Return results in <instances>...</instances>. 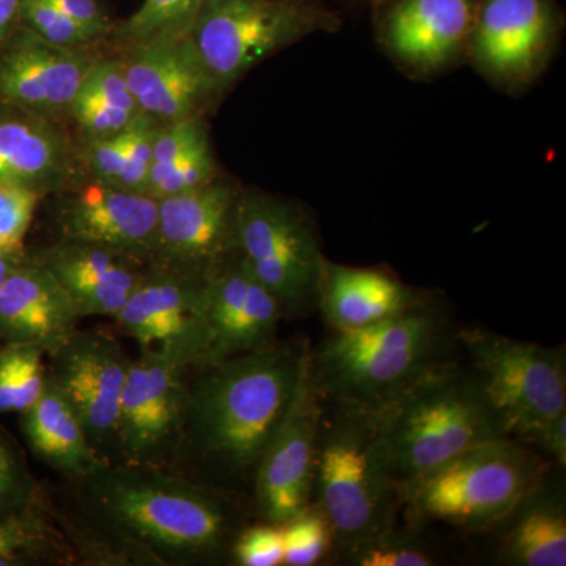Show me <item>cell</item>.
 <instances>
[{"instance_id":"obj_1","label":"cell","mask_w":566,"mask_h":566,"mask_svg":"<svg viewBox=\"0 0 566 566\" xmlns=\"http://www.w3.org/2000/svg\"><path fill=\"white\" fill-rule=\"evenodd\" d=\"M73 483L87 523L57 524L88 564H221L244 527L229 491L174 469L102 463Z\"/></svg>"},{"instance_id":"obj_2","label":"cell","mask_w":566,"mask_h":566,"mask_svg":"<svg viewBox=\"0 0 566 566\" xmlns=\"http://www.w3.org/2000/svg\"><path fill=\"white\" fill-rule=\"evenodd\" d=\"M308 348L307 342H275L193 368L174 471L214 486L252 485L292 403Z\"/></svg>"},{"instance_id":"obj_3","label":"cell","mask_w":566,"mask_h":566,"mask_svg":"<svg viewBox=\"0 0 566 566\" xmlns=\"http://www.w3.org/2000/svg\"><path fill=\"white\" fill-rule=\"evenodd\" d=\"M452 338L444 312L423 303L374 326L334 333L312 349V376L324 403L379 412L450 360Z\"/></svg>"},{"instance_id":"obj_4","label":"cell","mask_w":566,"mask_h":566,"mask_svg":"<svg viewBox=\"0 0 566 566\" xmlns=\"http://www.w3.org/2000/svg\"><path fill=\"white\" fill-rule=\"evenodd\" d=\"M311 505L329 524L335 553L395 526L403 501L378 412L324 403Z\"/></svg>"},{"instance_id":"obj_5","label":"cell","mask_w":566,"mask_h":566,"mask_svg":"<svg viewBox=\"0 0 566 566\" xmlns=\"http://www.w3.org/2000/svg\"><path fill=\"white\" fill-rule=\"evenodd\" d=\"M378 415L400 493L458 453L506 438L471 368L453 360L436 367Z\"/></svg>"},{"instance_id":"obj_6","label":"cell","mask_w":566,"mask_h":566,"mask_svg":"<svg viewBox=\"0 0 566 566\" xmlns=\"http://www.w3.org/2000/svg\"><path fill=\"white\" fill-rule=\"evenodd\" d=\"M547 474L534 449L510 438L483 442L431 469L401 490L417 524L468 531L497 527Z\"/></svg>"},{"instance_id":"obj_7","label":"cell","mask_w":566,"mask_h":566,"mask_svg":"<svg viewBox=\"0 0 566 566\" xmlns=\"http://www.w3.org/2000/svg\"><path fill=\"white\" fill-rule=\"evenodd\" d=\"M337 25L333 13L301 0H205L185 39L218 93L283 48Z\"/></svg>"},{"instance_id":"obj_8","label":"cell","mask_w":566,"mask_h":566,"mask_svg":"<svg viewBox=\"0 0 566 566\" xmlns=\"http://www.w3.org/2000/svg\"><path fill=\"white\" fill-rule=\"evenodd\" d=\"M458 342L506 438L528 446L536 431L566 412L564 348L515 340L469 327Z\"/></svg>"},{"instance_id":"obj_9","label":"cell","mask_w":566,"mask_h":566,"mask_svg":"<svg viewBox=\"0 0 566 566\" xmlns=\"http://www.w3.org/2000/svg\"><path fill=\"white\" fill-rule=\"evenodd\" d=\"M234 252L281 304L283 315L316 305L323 253L307 216L281 199L238 197Z\"/></svg>"},{"instance_id":"obj_10","label":"cell","mask_w":566,"mask_h":566,"mask_svg":"<svg viewBox=\"0 0 566 566\" xmlns=\"http://www.w3.org/2000/svg\"><path fill=\"white\" fill-rule=\"evenodd\" d=\"M208 279L148 266L114 322L137 345L193 370L208 363Z\"/></svg>"},{"instance_id":"obj_11","label":"cell","mask_w":566,"mask_h":566,"mask_svg":"<svg viewBox=\"0 0 566 566\" xmlns=\"http://www.w3.org/2000/svg\"><path fill=\"white\" fill-rule=\"evenodd\" d=\"M191 371L155 354L139 353L132 359L118 406L114 463L174 469Z\"/></svg>"},{"instance_id":"obj_12","label":"cell","mask_w":566,"mask_h":566,"mask_svg":"<svg viewBox=\"0 0 566 566\" xmlns=\"http://www.w3.org/2000/svg\"><path fill=\"white\" fill-rule=\"evenodd\" d=\"M46 360L48 379L73 406L93 449L114 463L118 406L132 357L109 331L77 327Z\"/></svg>"},{"instance_id":"obj_13","label":"cell","mask_w":566,"mask_h":566,"mask_svg":"<svg viewBox=\"0 0 566 566\" xmlns=\"http://www.w3.org/2000/svg\"><path fill=\"white\" fill-rule=\"evenodd\" d=\"M311 353L308 348L289 411L253 476L256 513L264 523L279 526L311 505L324 412V401L312 376Z\"/></svg>"},{"instance_id":"obj_14","label":"cell","mask_w":566,"mask_h":566,"mask_svg":"<svg viewBox=\"0 0 566 566\" xmlns=\"http://www.w3.org/2000/svg\"><path fill=\"white\" fill-rule=\"evenodd\" d=\"M238 193L227 182L158 199L150 266L210 277L234 253Z\"/></svg>"},{"instance_id":"obj_15","label":"cell","mask_w":566,"mask_h":566,"mask_svg":"<svg viewBox=\"0 0 566 566\" xmlns=\"http://www.w3.org/2000/svg\"><path fill=\"white\" fill-rule=\"evenodd\" d=\"M556 35L549 0H479L468 51L491 77L517 84L542 69Z\"/></svg>"},{"instance_id":"obj_16","label":"cell","mask_w":566,"mask_h":566,"mask_svg":"<svg viewBox=\"0 0 566 566\" xmlns=\"http://www.w3.org/2000/svg\"><path fill=\"white\" fill-rule=\"evenodd\" d=\"M59 229L62 240L99 245L150 263L158 229V199L92 180L63 200Z\"/></svg>"},{"instance_id":"obj_17","label":"cell","mask_w":566,"mask_h":566,"mask_svg":"<svg viewBox=\"0 0 566 566\" xmlns=\"http://www.w3.org/2000/svg\"><path fill=\"white\" fill-rule=\"evenodd\" d=\"M96 59L91 46H57L22 25L0 57V99L40 117L70 112Z\"/></svg>"},{"instance_id":"obj_18","label":"cell","mask_w":566,"mask_h":566,"mask_svg":"<svg viewBox=\"0 0 566 566\" xmlns=\"http://www.w3.org/2000/svg\"><path fill=\"white\" fill-rule=\"evenodd\" d=\"M281 304L237 252L208 279V363L275 344Z\"/></svg>"},{"instance_id":"obj_19","label":"cell","mask_w":566,"mask_h":566,"mask_svg":"<svg viewBox=\"0 0 566 566\" xmlns=\"http://www.w3.org/2000/svg\"><path fill=\"white\" fill-rule=\"evenodd\" d=\"M120 61L137 107L159 125L199 115L216 93L186 39L123 48Z\"/></svg>"},{"instance_id":"obj_20","label":"cell","mask_w":566,"mask_h":566,"mask_svg":"<svg viewBox=\"0 0 566 566\" xmlns=\"http://www.w3.org/2000/svg\"><path fill=\"white\" fill-rule=\"evenodd\" d=\"M81 316L54 275L31 253L0 285V342L51 354L80 327Z\"/></svg>"},{"instance_id":"obj_21","label":"cell","mask_w":566,"mask_h":566,"mask_svg":"<svg viewBox=\"0 0 566 566\" xmlns=\"http://www.w3.org/2000/svg\"><path fill=\"white\" fill-rule=\"evenodd\" d=\"M32 256L61 283L81 319L114 318L147 271L145 263L132 256L62 238Z\"/></svg>"},{"instance_id":"obj_22","label":"cell","mask_w":566,"mask_h":566,"mask_svg":"<svg viewBox=\"0 0 566 566\" xmlns=\"http://www.w3.org/2000/svg\"><path fill=\"white\" fill-rule=\"evenodd\" d=\"M479 0H395L385 40L398 61L434 71L468 50Z\"/></svg>"},{"instance_id":"obj_23","label":"cell","mask_w":566,"mask_h":566,"mask_svg":"<svg viewBox=\"0 0 566 566\" xmlns=\"http://www.w3.org/2000/svg\"><path fill=\"white\" fill-rule=\"evenodd\" d=\"M423 303L422 294L385 271L323 260L316 305L334 333L364 329Z\"/></svg>"},{"instance_id":"obj_24","label":"cell","mask_w":566,"mask_h":566,"mask_svg":"<svg viewBox=\"0 0 566 566\" xmlns=\"http://www.w3.org/2000/svg\"><path fill=\"white\" fill-rule=\"evenodd\" d=\"M499 526H504L501 558L513 566L566 565L564 486L543 476Z\"/></svg>"},{"instance_id":"obj_25","label":"cell","mask_w":566,"mask_h":566,"mask_svg":"<svg viewBox=\"0 0 566 566\" xmlns=\"http://www.w3.org/2000/svg\"><path fill=\"white\" fill-rule=\"evenodd\" d=\"M20 427L32 455L71 482L106 463L93 449L73 406L50 379L39 401L20 416Z\"/></svg>"},{"instance_id":"obj_26","label":"cell","mask_w":566,"mask_h":566,"mask_svg":"<svg viewBox=\"0 0 566 566\" xmlns=\"http://www.w3.org/2000/svg\"><path fill=\"white\" fill-rule=\"evenodd\" d=\"M73 167L69 142L40 115L0 117V180L57 188Z\"/></svg>"},{"instance_id":"obj_27","label":"cell","mask_w":566,"mask_h":566,"mask_svg":"<svg viewBox=\"0 0 566 566\" xmlns=\"http://www.w3.org/2000/svg\"><path fill=\"white\" fill-rule=\"evenodd\" d=\"M70 114L87 136H114L125 132L142 112L126 84L120 57H98L92 63Z\"/></svg>"},{"instance_id":"obj_28","label":"cell","mask_w":566,"mask_h":566,"mask_svg":"<svg viewBox=\"0 0 566 566\" xmlns=\"http://www.w3.org/2000/svg\"><path fill=\"white\" fill-rule=\"evenodd\" d=\"M76 560L69 538L43 505L0 520V566L69 565Z\"/></svg>"},{"instance_id":"obj_29","label":"cell","mask_w":566,"mask_h":566,"mask_svg":"<svg viewBox=\"0 0 566 566\" xmlns=\"http://www.w3.org/2000/svg\"><path fill=\"white\" fill-rule=\"evenodd\" d=\"M48 379L46 353L32 345H0V417L21 416L39 401Z\"/></svg>"},{"instance_id":"obj_30","label":"cell","mask_w":566,"mask_h":566,"mask_svg":"<svg viewBox=\"0 0 566 566\" xmlns=\"http://www.w3.org/2000/svg\"><path fill=\"white\" fill-rule=\"evenodd\" d=\"M205 0H144L111 35L122 48L155 40L185 39Z\"/></svg>"},{"instance_id":"obj_31","label":"cell","mask_w":566,"mask_h":566,"mask_svg":"<svg viewBox=\"0 0 566 566\" xmlns=\"http://www.w3.org/2000/svg\"><path fill=\"white\" fill-rule=\"evenodd\" d=\"M342 564L354 566H431L434 554L412 532L395 526L337 551Z\"/></svg>"},{"instance_id":"obj_32","label":"cell","mask_w":566,"mask_h":566,"mask_svg":"<svg viewBox=\"0 0 566 566\" xmlns=\"http://www.w3.org/2000/svg\"><path fill=\"white\" fill-rule=\"evenodd\" d=\"M46 495L32 474L20 442L0 423V520L44 504Z\"/></svg>"},{"instance_id":"obj_33","label":"cell","mask_w":566,"mask_h":566,"mask_svg":"<svg viewBox=\"0 0 566 566\" xmlns=\"http://www.w3.org/2000/svg\"><path fill=\"white\" fill-rule=\"evenodd\" d=\"M216 180V161L210 137L202 134L169 163L151 167L145 192L155 199L202 188Z\"/></svg>"},{"instance_id":"obj_34","label":"cell","mask_w":566,"mask_h":566,"mask_svg":"<svg viewBox=\"0 0 566 566\" xmlns=\"http://www.w3.org/2000/svg\"><path fill=\"white\" fill-rule=\"evenodd\" d=\"M283 564L312 566L319 564L333 549L329 524L314 505L282 524Z\"/></svg>"},{"instance_id":"obj_35","label":"cell","mask_w":566,"mask_h":566,"mask_svg":"<svg viewBox=\"0 0 566 566\" xmlns=\"http://www.w3.org/2000/svg\"><path fill=\"white\" fill-rule=\"evenodd\" d=\"M40 197L41 192L31 186L0 180V248L25 251V237Z\"/></svg>"},{"instance_id":"obj_36","label":"cell","mask_w":566,"mask_h":566,"mask_svg":"<svg viewBox=\"0 0 566 566\" xmlns=\"http://www.w3.org/2000/svg\"><path fill=\"white\" fill-rule=\"evenodd\" d=\"M20 24L57 46L87 48L95 43L81 25L70 20L50 0H21Z\"/></svg>"},{"instance_id":"obj_37","label":"cell","mask_w":566,"mask_h":566,"mask_svg":"<svg viewBox=\"0 0 566 566\" xmlns=\"http://www.w3.org/2000/svg\"><path fill=\"white\" fill-rule=\"evenodd\" d=\"M158 126V122L142 114L123 132L126 164L118 188L145 192L153 159V142Z\"/></svg>"},{"instance_id":"obj_38","label":"cell","mask_w":566,"mask_h":566,"mask_svg":"<svg viewBox=\"0 0 566 566\" xmlns=\"http://www.w3.org/2000/svg\"><path fill=\"white\" fill-rule=\"evenodd\" d=\"M230 560L240 566L282 565V526L264 521L256 526H244L234 538Z\"/></svg>"},{"instance_id":"obj_39","label":"cell","mask_w":566,"mask_h":566,"mask_svg":"<svg viewBox=\"0 0 566 566\" xmlns=\"http://www.w3.org/2000/svg\"><path fill=\"white\" fill-rule=\"evenodd\" d=\"M85 166L93 175V180L107 182V185H120L123 170H125V134L96 137L88 139L82 153Z\"/></svg>"},{"instance_id":"obj_40","label":"cell","mask_w":566,"mask_h":566,"mask_svg":"<svg viewBox=\"0 0 566 566\" xmlns=\"http://www.w3.org/2000/svg\"><path fill=\"white\" fill-rule=\"evenodd\" d=\"M70 20L81 25L93 40L109 36L114 31V24L107 17L106 11L95 0H50Z\"/></svg>"},{"instance_id":"obj_41","label":"cell","mask_w":566,"mask_h":566,"mask_svg":"<svg viewBox=\"0 0 566 566\" xmlns=\"http://www.w3.org/2000/svg\"><path fill=\"white\" fill-rule=\"evenodd\" d=\"M528 446H534L551 460L556 461L558 469L566 464V412L547 422L536 431Z\"/></svg>"},{"instance_id":"obj_42","label":"cell","mask_w":566,"mask_h":566,"mask_svg":"<svg viewBox=\"0 0 566 566\" xmlns=\"http://www.w3.org/2000/svg\"><path fill=\"white\" fill-rule=\"evenodd\" d=\"M21 0H0V50L6 48L20 25Z\"/></svg>"},{"instance_id":"obj_43","label":"cell","mask_w":566,"mask_h":566,"mask_svg":"<svg viewBox=\"0 0 566 566\" xmlns=\"http://www.w3.org/2000/svg\"><path fill=\"white\" fill-rule=\"evenodd\" d=\"M25 253L28 251H9V249L0 248V285L20 266Z\"/></svg>"},{"instance_id":"obj_44","label":"cell","mask_w":566,"mask_h":566,"mask_svg":"<svg viewBox=\"0 0 566 566\" xmlns=\"http://www.w3.org/2000/svg\"><path fill=\"white\" fill-rule=\"evenodd\" d=\"M0 345H2V342H0Z\"/></svg>"}]
</instances>
